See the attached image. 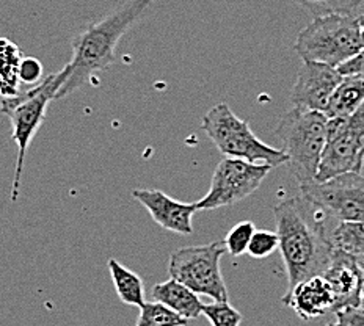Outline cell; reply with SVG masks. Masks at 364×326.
Instances as JSON below:
<instances>
[{"label":"cell","mask_w":364,"mask_h":326,"mask_svg":"<svg viewBox=\"0 0 364 326\" xmlns=\"http://www.w3.org/2000/svg\"><path fill=\"white\" fill-rule=\"evenodd\" d=\"M225 254L223 240L179 248L170 256L168 273L171 279L187 286L195 293L206 295L214 301H228V289L220 268V261Z\"/></svg>","instance_id":"52a82bcc"},{"label":"cell","mask_w":364,"mask_h":326,"mask_svg":"<svg viewBox=\"0 0 364 326\" xmlns=\"http://www.w3.org/2000/svg\"><path fill=\"white\" fill-rule=\"evenodd\" d=\"M19 80L26 85H38L44 80L43 75V65L40 60H36L33 57H27L22 58L21 66H19Z\"/></svg>","instance_id":"d4e9b609"},{"label":"cell","mask_w":364,"mask_h":326,"mask_svg":"<svg viewBox=\"0 0 364 326\" xmlns=\"http://www.w3.org/2000/svg\"><path fill=\"white\" fill-rule=\"evenodd\" d=\"M335 297L333 313L347 308H361L363 268L355 256L335 249L328 268L322 275Z\"/></svg>","instance_id":"4fadbf2b"},{"label":"cell","mask_w":364,"mask_h":326,"mask_svg":"<svg viewBox=\"0 0 364 326\" xmlns=\"http://www.w3.org/2000/svg\"><path fill=\"white\" fill-rule=\"evenodd\" d=\"M68 77L66 67L55 74H50L38 85L26 89L18 96L6 97L0 102V110L4 115L9 116L11 123V138L18 146V161L16 170H14L11 201H16L21 188L22 170L30 143L35 138L36 132L40 131L43 121L46 118V110L50 101L57 97L58 89L62 88Z\"/></svg>","instance_id":"5b68a950"},{"label":"cell","mask_w":364,"mask_h":326,"mask_svg":"<svg viewBox=\"0 0 364 326\" xmlns=\"http://www.w3.org/2000/svg\"><path fill=\"white\" fill-rule=\"evenodd\" d=\"M336 320L344 326H364V309L347 308L336 313Z\"/></svg>","instance_id":"484cf974"},{"label":"cell","mask_w":364,"mask_h":326,"mask_svg":"<svg viewBox=\"0 0 364 326\" xmlns=\"http://www.w3.org/2000/svg\"><path fill=\"white\" fill-rule=\"evenodd\" d=\"M201 127L225 157L264 163L272 168L287 163L283 149L272 148L257 138L247 121L237 118L226 102L210 107L201 119Z\"/></svg>","instance_id":"8992f818"},{"label":"cell","mask_w":364,"mask_h":326,"mask_svg":"<svg viewBox=\"0 0 364 326\" xmlns=\"http://www.w3.org/2000/svg\"><path fill=\"white\" fill-rule=\"evenodd\" d=\"M153 0H129L104 19L93 22L73 40V58L65 67L68 77L55 99L70 96L85 85L95 74L102 72L115 62L121 38L149 9Z\"/></svg>","instance_id":"7a4b0ae2"},{"label":"cell","mask_w":364,"mask_h":326,"mask_svg":"<svg viewBox=\"0 0 364 326\" xmlns=\"http://www.w3.org/2000/svg\"><path fill=\"white\" fill-rule=\"evenodd\" d=\"M300 196L338 223L364 222V176L358 173L303 185Z\"/></svg>","instance_id":"30bf717a"},{"label":"cell","mask_w":364,"mask_h":326,"mask_svg":"<svg viewBox=\"0 0 364 326\" xmlns=\"http://www.w3.org/2000/svg\"><path fill=\"white\" fill-rule=\"evenodd\" d=\"M22 54L16 44L6 38H0V94L4 99L18 96L19 88V66Z\"/></svg>","instance_id":"ac0fdd59"},{"label":"cell","mask_w":364,"mask_h":326,"mask_svg":"<svg viewBox=\"0 0 364 326\" xmlns=\"http://www.w3.org/2000/svg\"><path fill=\"white\" fill-rule=\"evenodd\" d=\"M270 170L272 166L264 163L225 157L212 174L209 192L195 202L196 207L198 210H215L244 201L259 188Z\"/></svg>","instance_id":"9c48e42d"},{"label":"cell","mask_w":364,"mask_h":326,"mask_svg":"<svg viewBox=\"0 0 364 326\" xmlns=\"http://www.w3.org/2000/svg\"><path fill=\"white\" fill-rule=\"evenodd\" d=\"M132 196L164 229L179 236L193 234V215L198 212L195 202H181L156 188H135Z\"/></svg>","instance_id":"7c38bea8"},{"label":"cell","mask_w":364,"mask_h":326,"mask_svg":"<svg viewBox=\"0 0 364 326\" xmlns=\"http://www.w3.org/2000/svg\"><path fill=\"white\" fill-rule=\"evenodd\" d=\"M341 80L343 74L336 67L303 62L291 91L294 109L325 113Z\"/></svg>","instance_id":"8fae6325"},{"label":"cell","mask_w":364,"mask_h":326,"mask_svg":"<svg viewBox=\"0 0 364 326\" xmlns=\"http://www.w3.org/2000/svg\"><path fill=\"white\" fill-rule=\"evenodd\" d=\"M279 248V240L277 232L272 231H256L248 245V254L255 259H264L269 257Z\"/></svg>","instance_id":"cb8c5ba5"},{"label":"cell","mask_w":364,"mask_h":326,"mask_svg":"<svg viewBox=\"0 0 364 326\" xmlns=\"http://www.w3.org/2000/svg\"><path fill=\"white\" fill-rule=\"evenodd\" d=\"M364 165V102L347 118H328L327 146L316 182H327L346 173L361 174Z\"/></svg>","instance_id":"ba28073f"},{"label":"cell","mask_w":364,"mask_h":326,"mask_svg":"<svg viewBox=\"0 0 364 326\" xmlns=\"http://www.w3.org/2000/svg\"><path fill=\"white\" fill-rule=\"evenodd\" d=\"M294 2L318 18L338 13L350 14L364 4V0H294Z\"/></svg>","instance_id":"44dd1931"},{"label":"cell","mask_w":364,"mask_h":326,"mask_svg":"<svg viewBox=\"0 0 364 326\" xmlns=\"http://www.w3.org/2000/svg\"><path fill=\"white\" fill-rule=\"evenodd\" d=\"M358 24H360L361 43H363V49H364V14H360V16H358Z\"/></svg>","instance_id":"83f0119b"},{"label":"cell","mask_w":364,"mask_h":326,"mask_svg":"<svg viewBox=\"0 0 364 326\" xmlns=\"http://www.w3.org/2000/svg\"><path fill=\"white\" fill-rule=\"evenodd\" d=\"M360 261V265L363 268V301H361V308L364 309V257H356Z\"/></svg>","instance_id":"f1b7e54d"},{"label":"cell","mask_w":364,"mask_h":326,"mask_svg":"<svg viewBox=\"0 0 364 326\" xmlns=\"http://www.w3.org/2000/svg\"><path fill=\"white\" fill-rule=\"evenodd\" d=\"M256 232L255 224L252 222H240L232 229L226 234L225 246L226 253H230L232 257H239L248 251V245L252 241L253 234Z\"/></svg>","instance_id":"603a6c76"},{"label":"cell","mask_w":364,"mask_h":326,"mask_svg":"<svg viewBox=\"0 0 364 326\" xmlns=\"http://www.w3.org/2000/svg\"><path fill=\"white\" fill-rule=\"evenodd\" d=\"M277 222L286 275L287 290L328 268L333 249L330 234L338 222L331 219L303 196L286 200L273 209Z\"/></svg>","instance_id":"6da1fadb"},{"label":"cell","mask_w":364,"mask_h":326,"mask_svg":"<svg viewBox=\"0 0 364 326\" xmlns=\"http://www.w3.org/2000/svg\"><path fill=\"white\" fill-rule=\"evenodd\" d=\"M338 70L343 75H358V77H364V49L358 55H355L347 63L338 67Z\"/></svg>","instance_id":"4316f807"},{"label":"cell","mask_w":364,"mask_h":326,"mask_svg":"<svg viewBox=\"0 0 364 326\" xmlns=\"http://www.w3.org/2000/svg\"><path fill=\"white\" fill-rule=\"evenodd\" d=\"M325 326H344L343 323H341V322H331V323H328V325H325Z\"/></svg>","instance_id":"f546056e"},{"label":"cell","mask_w":364,"mask_h":326,"mask_svg":"<svg viewBox=\"0 0 364 326\" xmlns=\"http://www.w3.org/2000/svg\"><path fill=\"white\" fill-rule=\"evenodd\" d=\"M294 50L303 62L341 67L363 50L358 16L327 14L314 18L299 33Z\"/></svg>","instance_id":"277c9868"},{"label":"cell","mask_w":364,"mask_h":326,"mask_svg":"<svg viewBox=\"0 0 364 326\" xmlns=\"http://www.w3.org/2000/svg\"><path fill=\"white\" fill-rule=\"evenodd\" d=\"M109 271L119 300L129 306L141 308L146 303L145 283L135 271L117 259H109Z\"/></svg>","instance_id":"e0dca14e"},{"label":"cell","mask_w":364,"mask_h":326,"mask_svg":"<svg viewBox=\"0 0 364 326\" xmlns=\"http://www.w3.org/2000/svg\"><path fill=\"white\" fill-rule=\"evenodd\" d=\"M301 320H313L335 309V297L322 275L313 276L294 286L282 300Z\"/></svg>","instance_id":"5bb4252c"},{"label":"cell","mask_w":364,"mask_h":326,"mask_svg":"<svg viewBox=\"0 0 364 326\" xmlns=\"http://www.w3.org/2000/svg\"><path fill=\"white\" fill-rule=\"evenodd\" d=\"M364 102V77L343 75V80L333 93L323 115L327 118H347Z\"/></svg>","instance_id":"2e32d148"},{"label":"cell","mask_w":364,"mask_h":326,"mask_svg":"<svg viewBox=\"0 0 364 326\" xmlns=\"http://www.w3.org/2000/svg\"><path fill=\"white\" fill-rule=\"evenodd\" d=\"M330 244L338 251L364 257V222L338 223L330 234Z\"/></svg>","instance_id":"d6986e66"},{"label":"cell","mask_w":364,"mask_h":326,"mask_svg":"<svg viewBox=\"0 0 364 326\" xmlns=\"http://www.w3.org/2000/svg\"><path fill=\"white\" fill-rule=\"evenodd\" d=\"M203 315L212 326H239L242 323V314L228 301H214L204 305Z\"/></svg>","instance_id":"7402d4cb"},{"label":"cell","mask_w":364,"mask_h":326,"mask_svg":"<svg viewBox=\"0 0 364 326\" xmlns=\"http://www.w3.org/2000/svg\"><path fill=\"white\" fill-rule=\"evenodd\" d=\"M328 118L321 112L292 109L279 121L275 135L283 143L287 168L299 185L313 184L327 146Z\"/></svg>","instance_id":"3957f363"},{"label":"cell","mask_w":364,"mask_h":326,"mask_svg":"<svg viewBox=\"0 0 364 326\" xmlns=\"http://www.w3.org/2000/svg\"><path fill=\"white\" fill-rule=\"evenodd\" d=\"M153 298L157 303L171 309L173 313L184 317L186 320H195L203 315L204 305L200 300V295L188 289L187 286L181 284L176 279H168L165 283H159L153 287Z\"/></svg>","instance_id":"9a60e30c"},{"label":"cell","mask_w":364,"mask_h":326,"mask_svg":"<svg viewBox=\"0 0 364 326\" xmlns=\"http://www.w3.org/2000/svg\"><path fill=\"white\" fill-rule=\"evenodd\" d=\"M187 323L184 317L173 313L162 303L151 301L140 308L135 326H186Z\"/></svg>","instance_id":"ffe728a7"}]
</instances>
